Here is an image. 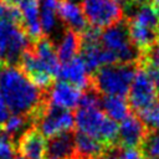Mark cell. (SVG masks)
I'll return each mask as SVG.
<instances>
[{"label":"cell","instance_id":"obj_23","mask_svg":"<svg viewBox=\"0 0 159 159\" xmlns=\"http://www.w3.org/2000/svg\"><path fill=\"white\" fill-rule=\"evenodd\" d=\"M140 119L147 128L159 129V102H155L149 108L140 112Z\"/></svg>","mask_w":159,"mask_h":159},{"label":"cell","instance_id":"obj_19","mask_svg":"<svg viewBox=\"0 0 159 159\" xmlns=\"http://www.w3.org/2000/svg\"><path fill=\"white\" fill-rule=\"evenodd\" d=\"M103 109V113L113 119L114 122H122L125 119L130 113V106L128 101L124 97H117V96H104L101 99L99 104Z\"/></svg>","mask_w":159,"mask_h":159},{"label":"cell","instance_id":"obj_4","mask_svg":"<svg viewBox=\"0 0 159 159\" xmlns=\"http://www.w3.org/2000/svg\"><path fill=\"white\" fill-rule=\"evenodd\" d=\"M31 40L20 24L0 19V61L15 66L31 47Z\"/></svg>","mask_w":159,"mask_h":159},{"label":"cell","instance_id":"obj_21","mask_svg":"<svg viewBox=\"0 0 159 159\" xmlns=\"http://www.w3.org/2000/svg\"><path fill=\"white\" fill-rule=\"evenodd\" d=\"M30 122L29 117L25 116H20V114H12L9 116V118L6 119V122L2 124V130L4 134L9 135L11 139L12 137H15L17 133L21 132V134L27 129V123Z\"/></svg>","mask_w":159,"mask_h":159},{"label":"cell","instance_id":"obj_7","mask_svg":"<svg viewBox=\"0 0 159 159\" xmlns=\"http://www.w3.org/2000/svg\"><path fill=\"white\" fill-rule=\"evenodd\" d=\"M75 127V114L71 111L61 109L48 103L36 119V128L43 137H55L61 133L71 132Z\"/></svg>","mask_w":159,"mask_h":159},{"label":"cell","instance_id":"obj_36","mask_svg":"<svg viewBox=\"0 0 159 159\" xmlns=\"http://www.w3.org/2000/svg\"><path fill=\"white\" fill-rule=\"evenodd\" d=\"M15 159H24V158H21V157H20V155H19V157H16V158H15Z\"/></svg>","mask_w":159,"mask_h":159},{"label":"cell","instance_id":"obj_8","mask_svg":"<svg viewBox=\"0 0 159 159\" xmlns=\"http://www.w3.org/2000/svg\"><path fill=\"white\" fill-rule=\"evenodd\" d=\"M128 96L129 106L139 113L157 102V88L145 70L140 68L135 71Z\"/></svg>","mask_w":159,"mask_h":159},{"label":"cell","instance_id":"obj_25","mask_svg":"<svg viewBox=\"0 0 159 159\" xmlns=\"http://www.w3.org/2000/svg\"><path fill=\"white\" fill-rule=\"evenodd\" d=\"M101 99L98 98V94L93 89H87L84 93H82L78 108H93V107H99Z\"/></svg>","mask_w":159,"mask_h":159},{"label":"cell","instance_id":"obj_28","mask_svg":"<svg viewBox=\"0 0 159 159\" xmlns=\"http://www.w3.org/2000/svg\"><path fill=\"white\" fill-rule=\"evenodd\" d=\"M9 116H10L9 114V108H7V106H6L2 96L0 93V124L1 125L6 122V119L9 118Z\"/></svg>","mask_w":159,"mask_h":159},{"label":"cell","instance_id":"obj_26","mask_svg":"<svg viewBox=\"0 0 159 159\" xmlns=\"http://www.w3.org/2000/svg\"><path fill=\"white\" fill-rule=\"evenodd\" d=\"M119 159H147V157L139 148H123Z\"/></svg>","mask_w":159,"mask_h":159},{"label":"cell","instance_id":"obj_16","mask_svg":"<svg viewBox=\"0 0 159 159\" xmlns=\"http://www.w3.org/2000/svg\"><path fill=\"white\" fill-rule=\"evenodd\" d=\"M129 24L147 27L159 32V9L153 4H135L130 9V21Z\"/></svg>","mask_w":159,"mask_h":159},{"label":"cell","instance_id":"obj_14","mask_svg":"<svg viewBox=\"0 0 159 159\" xmlns=\"http://www.w3.org/2000/svg\"><path fill=\"white\" fill-rule=\"evenodd\" d=\"M46 157L48 159H72L75 157V134L66 132L46 140Z\"/></svg>","mask_w":159,"mask_h":159},{"label":"cell","instance_id":"obj_35","mask_svg":"<svg viewBox=\"0 0 159 159\" xmlns=\"http://www.w3.org/2000/svg\"><path fill=\"white\" fill-rule=\"evenodd\" d=\"M1 70H2V62L0 61V72H1Z\"/></svg>","mask_w":159,"mask_h":159},{"label":"cell","instance_id":"obj_9","mask_svg":"<svg viewBox=\"0 0 159 159\" xmlns=\"http://www.w3.org/2000/svg\"><path fill=\"white\" fill-rule=\"evenodd\" d=\"M81 96V89H78L73 84L65 81H57L50 87V91L46 93V101L50 106L70 111L78 107Z\"/></svg>","mask_w":159,"mask_h":159},{"label":"cell","instance_id":"obj_3","mask_svg":"<svg viewBox=\"0 0 159 159\" xmlns=\"http://www.w3.org/2000/svg\"><path fill=\"white\" fill-rule=\"evenodd\" d=\"M133 65L116 63L99 68L93 77L94 87L104 96L125 97L135 75Z\"/></svg>","mask_w":159,"mask_h":159},{"label":"cell","instance_id":"obj_6","mask_svg":"<svg viewBox=\"0 0 159 159\" xmlns=\"http://www.w3.org/2000/svg\"><path fill=\"white\" fill-rule=\"evenodd\" d=\"M82 11L93 29H107L122 20L123 10L116 0H82Z\"/></svg>","mask_w":159,"mask_h":159},{"label":"cell","instance_id":"obj_33","mask_svg":"<svg viewBox=\"0 0 159 159\" xmlns=\"http://www.w3.org/2000/svg\"><path fill=\"white\" fill-rule=\"evenodd\" d=\"M133 1H135V2H138V4H142V2H145V0H133Z\"/></svg>","mask_w":159,"mask_h":159},{"label":"cell","instance_id":"obj_27","mask_svg":"<svg viewBox=\"0 0 159 159\" xmlns=\"http://www.w3.org/2000/svg\"><path fill=\"white\" fill-rule=\"evenodd\" d=\"M149 67L159 70V46H153L148 53Z\"/></svg>","mask_w":159,"mask_h":159},{"label":"cell","instance_id":"obj_17","mask_svg":"<svg viewBox=\"0 0 159 159\" xmlns=\"http://www.w3.org/2000/svg\"><path fill=\"white\" fill-rule=\"evenodd\" d=\"M106 145L94 137L77 132L75 135V153L78 159H94L103 154Z\"/></svg>","mask_w":159,"mask_h":159},{"label":"cell","instance_id":"obj_18","mask_svg":"<svg viewBox=\"0 0 159 159\" xmlns=\"http://www.w3.org/2000/svg\"><path fill=\"white\" fill-rule=\"evenodd\" d=\"M61 0H39V15L41 30L46 35H51L57 29L58 5Z\"/></svg>","mask_w":159,"mask_h":159},{"label":"cell","instance_id":"obj_34","mask_svg":"<svg viewBox=\"0 0 159 159\" xmlns=\"http://www.w3.org/2000/svg\"><path fill=\"white\" fill-rule=\"evenodd\" d=\"M116 1H118V2H119V4H120V2H125V1H127V0H116Z\"/></svg>","mask_w":159,"mask_h":159},{"label":"cell","instance_id":"obj_20","mask_svg":"<svg viewBox=\"0 0 159 159\" xmlns=\"http://www.w3.org/2000/svg\"><path fill=\"white\" fill-rule=\"evenodd\" d=\"M80 50H81V36L72 30H66L57 43L56 52L58 60L62 61V63H65L72 60L73 57H76Z\"/></svg>","mask_w":159,"mask_h":159},{"label":"cell","instance_id":"obj_39","mask_svg":"<svg viewBox=\"0 0 159 159\" xmlns=\"http://www.w3.org/2000/svg\"><path fill=\"white\" fill-rule=\"evenodd\" d=\"M0 134H1V133H0Z\"/></svg>","mask_w":159,"mask_h":159},{"label":"cell","instance_id":"obj_5","mask_svg":"<svg viewBox=\"0 0 159 159\" xmlns=\"http://www.w3.org/2000/svg\"><path fill=\"white\" fill-rule=\"evenodd\" d=\"M101 45L116 55L118 63L133 65L139 57L138 48L129 39L128 29L120 22L109 26L101 32Z\"/></svg>","mask_w":159,"mask_h":159},{"label":"cell","instance_id":"obj_2","mask_svg":"<svg viewBox=\"0 0 159 159\" xmlns=\"http://www.w3.org/2000/svg\"><path fill=\"white\" fill-rule=\"evenodd\" d=\"M75 125L80 133L101 140L104 145L114 144L118 139V124L108 118L99 107L78 108L75 114Z\"/></svg>","mask_w":159,"mask_h":159},{"label":"cell","instance_id":"obj_37","mask_svg":"<svg viewBox=\"0 0 159 159\" xmlns=\"http://www.w3.org/2000/svg\"><path fill=\"white\" fill-rule=\"evenodd\" d=\"M70 1H73V2H76V1H81V0H70Z\"/></svg>","mask_w":159,"mask_h":159},{"label":"cell","instance_id":"obj_31","mask_svg":"<svg viewBox=\"0 0 159 159\" xmlns=\"http://www.w3.org/2000/svg\"><path fill=\"white\" fill-rule=\"evenodd\" d=\"M94 159H119V157H117L114 154H102V155H99Z\"/></svg>","mask_w":159,"mask_h":159},{"label":"cell","instance_id":"obj_24","mask_svg":"<svg viewBox=\"0 0 159 159\" xmlns=\"http://www.w3.org/2000/svg\"><path fill=\"white\" fill-rule=\"evenodd\" d=\"M16 158V147L14 140L6 135L0 134V159H15Z\"/></svg>","mask_w":159,"mask_h":159},{"label":"cell","instance_id":"obj_30","mask_svg":"<svg viewBox=\"0 0 159 159\" xmlns=\"http://www.w3.org/2000/svg\"><path fill=\"white\" fill-rule=\"evenodd\" d=\"M147 72H148V75H149V77L152 80L154 87L157 88V91H159V70L153 68V67H149Z\"/></svg>","mask_w":159,"mask_h":159},{"label":"cell","instance_id":"obj_12","mask_svg":"<svg viewBox=\"0 0 159 159\" xmlns=\"http://www.w3.org/2000/svg\"><path fill=\"white\" fill-rule=\"evenodd\" d=\"M147 137V127L137 116L129 114L118 125V139L124 148H138Z\"/></svg>","mask_w":159,"mask_h":159},{"label":"cell","instance_id":"obj_11","mask_svg":"<svg viewBox=\"0 0 159 159\" xmlns=\"http://www.w3.org/2000/svg\"><path fill=\"white\" fill-rule=\"evenodd\" d=\"M57 78L58 81H65L73 84L78 89H89L91 86L89 72L82 57L78 55L60 66Z\"/></svg>","mask_w":159,"mask_h":159},{"label":"cell","instance_id":"obj_22","mask_svg":"<svg viewBox=\"0 0 159 159\" xmlns=\"http://www.w3.org/2000/svg\"><path fill=\"white\" fill-rule=\"evenodd\" d=\"M143 153L147 159H159V129L148 134L143 142Z\"/></svg>","mask_w":159,"mask_h":159},{"label":"cell","instance_id":"obj_1","mask_svg":"<svg viewBox=\"0 0 159 159\" xmlns=\"http://www.w3.org/2000/svg\"><path fill=\"white\" fill-rule=\"evenodd\" d=\"M0 93L12 114L34 120L47 104L45 91L39 88L19 66H7L1 70Z\"/></svg>","mask_w":159,"mask_h":159},{"label":"cell","instance_id":"obj_38","mask_svg":"<svg viewBox=\"0 0 159 159\" xmlns=\"http://www.w3.org/2000/svg\"><path fill=\"white\" fill-rule=\"evenodd\" d=\"M72 159H78V158H77V157H73V158H72Z\"/></svg>","mask_w":159,"mask_h":159},{"label":"cell","instance_id":"obj_10","mask_svg":"<svg viewBox=\"0 0 159 159\" xmlns=\"http://www.w3.org/2000/svg\"><path fill=\"white\" fill-rule=\"evenodd\" d=\"M17 152L24 159H43L46 157V139L36 125L29 127L20 135Z\"/></svg>","mask_w":159,"mask_h":159},{"label":"cell","instance_id":"obj_29","mask_svg":"<svg viewBox=\"0 0 159 159\" xmlns=\"http://www.w3.org/2000/svg\"><path fill=\"white\" fill-rule=\"evenodd\" d=\"M0 1H2V2H5V4L10 5V6H14V7L20 9V7H22V6L27 5V4L37 2L39 0H0Z\"/></svg>","mask_w":159,"mask_h":159},{"label":"cell","instance_id":"obj_32","mask_svg":"<svg viewBox=\"0 0 159 159\" xmlns=\"http://www.w3.org/2000/svg\"><path fill=\"white\" fill-rule=\"evenodd\" d=\"M153 5L159 9V0H153Z\"/></svg>","mask_w":159,"mask_h":159},{"label":"cell","instance_id":"obj_15","mask_svg":"<svg viewBox=\"0 0 159 159\" xmlns=\"http://www.w3.org/2000/svg\"><path fill=\"white\" fill-rule=\"evenodd\" d=\"M58 17L68 26V30H72L77 34L87 30V20L82 11V7L73 1L61 0L58 5Z\"/></svg>","mask_w":159,"mask_h":159},{"label":"cell","instance_id":"obj_13","mask_svg":"<svg viewBox=\"0 0 159 159\" xmlns=\"http://www.w3.org/2000/svg\"><path fill=\"white\" fill-rule=\"evenodd\" d=\"M81 57L88 70V72H97L99 68L109 65L118 63V60L114 53L106 50L101 42L81 45Z\"/></svg>","mask_w":159,"mask_h":159}]
</instances>
